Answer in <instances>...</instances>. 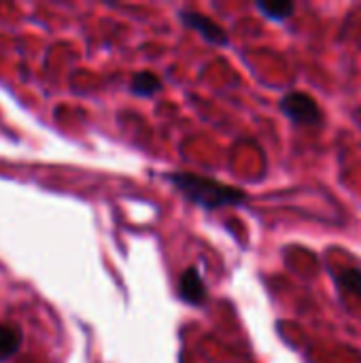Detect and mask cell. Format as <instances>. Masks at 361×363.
Listing matches in <instances>:
<instances>
[{"instance_id":"cell-1","label":"cell","mask_w":361,"mask_h":363,"mask_svg":"<svg viewBox=\"0 0 361 363\" xmlns=\"http://www.w3.org/2000/svg\"><path fill=\"white\" fill-rule=\"evenodd\" d=\"M168 181L189 202H194L206 211H217L223 206H240L247 200V194L243 189L219 183L209 177L194 174V172H174L168 177Z\"/></svg>"},{"instance_id":"cell-2","label":"cell","mask_w":361,"mask_h":363,"mask_svg":"<svg viewBox=\"0 0 361 363\" xmlns=\"http://www.w3.org/2000/svg\"><path fill=\"white\" fill-rule=\"evenodd\" d=\"M281 111L287 119H291L298 125H321L323 113L319 104L304 91H291L281 98Z\"/></svg>"},{"instance_id":"cell-3","label":"cell","mask_w":361,"mask_h":363,"mask_svg":"<svg viewBox=\"0 0 361 363\" xmlns=\"http://www.w3.org/2000/svg\"><path fill=\"white\" fill-rule=\"evenodd\" d=\"M179 17H181L183 26H187V28L200 32V36H202L206 43L217 45V47L228 45V32H226L217 21H213L209 15H202V13H198V11H181Z\"/></svg>"},{"instance_id":"cell-4","label":"cell","mask_w":361,"mask_h":363,"mask_svg":"<svg viewBox=\"0 0 361 363\" xmlns=\"http://www.w3.org/2000/svg\"><path fill=\"white\" fill-rule=\"evenodd\" d=\"M179 298L191 306H200L206 300V285L198 268H187L179 279Z\"/></svg>"},{"instance_id":"cell-5","label":"cell","mask_w":361,"mask_h":363,"mask_svg":"<svg viewBox=\"0 0 361 363\" xmlns=\"http://www.w3.org/2000/svg\"><path fill=\"white\" fill-rule=\"evenodd\" d=\"M23 334L21 328L15 323H0V362L13 357L21 347Z\"/></svg>"},{"instance_id":"cell-6","label":"cell","mask_w":361,"mask_h":363,"mask_svg":"<svg viewBox=\"0 0 361 363\" xmlns=\"http://www.w3.org/2000/svg\"><path fill=\"white\" fill-rule=\"evenodd\" d=\"M130 89L134 96H140V98H151L155 96L160 89H162V81L157 74L149 72V70H143V72H136L130 81Z\"/></svg>"},{"instance_id":"cell-7","label":"cell","mask_w":361,"mask_h":363,"mask_svg":"<svg viewBox=\"0 0 361 363\" xmlns=\"http://www.w3.org/2000/svg\"><path fill=\"white\" fill-rule=\"evenodd\" d=\"M257 11L264 15V17H268V19H274V21H285V19H289L291 15H294V11H296V4L294 2H283V0H279V2H264V0H260L257 4Z\"/></svg>"},{"instance_id":"cell-8","label":"cell","mask_w":361,"mask_h":363,"mask_svg":"<svg viewBox=\"0 0 361 363\" xmlns=\"http://www.w3.org/2000/svg\"><path fill=\"white\" fill-rule=\"evenodd\" d=\"M336 283L340 289H345L347 294L361 298V270L357 268H347V270H340L336 272Z\"/></svg>"}]
</instances>
